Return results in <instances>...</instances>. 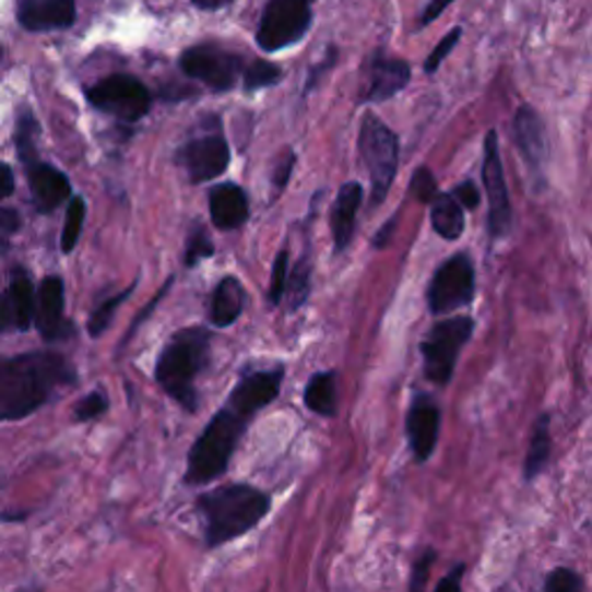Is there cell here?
Returning a JSON list of instances; mask_svg holds the SVG:
<instances>
[{"label": "cell", "instance_id": "cell-32", "mask_svg": "<svg viewBox=\"0 0 592 592\" xmlns=\"http://www.w3.org/2000/svg\"><path fill=\"white\" fill-rule=\"evenodd\" d=\"M128 294H130L128 289L121 292V294H116L114 299H107L100 308H97V310L91 315V320H88V333H91V335H95V339H97V335H103V333L107 331V327L111 324V320H114V315H116L118 306H121V304L128 299Z\"/></svg>", "mask_w": 592, "mask_h": 592}, {"label": "cell", "instance_id": "cell-45", "mask_svg": "<svg viewBox=\"0 0 592 592\" xmlns=\"http://www.w3.org/2000/svg\"><path fill=\"white\" fill-rule=\"evenodd\" d=\"M396 221L399 218H391L382 229H380V234L378 236H375V241H372V246L375 248H384L387 244H389V239H391V234H393V227H396Z\"/></svg>", "mask_w": 592, "mask_h": 592}, {"label": "cell", "instance_id": "cell-18", "mask_svg": "<svg viewBox=\"0 0 592 592\" xmlns=\"http://www.w3.org/2000/svg\"><path fill=\"white\" fill-rule=\"evenodd\" d=\"M410 66L401 58H387L382 54L375 56L370 63L368 88L364 93L366 103H387L393 95H399L410 82Z\"/></svg>", "mask_w": 592, "mask_h": 592}, {"label": "cell", "instance_id": "cell-43", "mask_svg": "<svg viewBox=\"0 0 592 592\" xmlns=\"http://www.w3.org/2000/svg\"><path fill=\"white\" fill-rule=\"evenodd\" d=\"M12 190H14V174L5 163H0V202H3L5 197H10Z\"/></svg>", "mask_w": 592, "mask_h": 592}, {"label": "cell", "instance_id": "cell-27", "mask_svg": "<svg viewBox=\"0 0 592 592\" xmlns=\"http://www.w3.org/2000/svg\"><path fill=\"white\" fill-rule=\"evenodd\" d=\"M285 294H287L289 310H299L308 301V294H310V262L306 258H301V262L289 271Z\"/></svg>", "mask_w": 592, "mask_h": 592}, {"label": "cell", "instance_id": "cell-41", "mask_svg": "<svg viewBox=\"0 0 592 592\" xmlns=\"http://www.w3.org/2000/svg\"><path fill=\"white\" fill-rule=\"evenodd\" d=\"M292 169H294V153L287 151L281 157V161H279V165H275V169H273V186H275V190H283L287 186L289 176H292Z\"/></svg>", "mask_w": 592, "mask_h": 592}, {"label": "cell", "instance_id": "cell-38", "mask_svg": "<svg viewBox=\"0 0 592 592\" xmlns=\"http://www.w3.org/2000/svg\"><path fill=\"white\" fill-rule=\"evenodd\" d=\"M109 407L105 393H88L86 399H82L76 403L74 412H76V422H91L95 417H100Z\"/></svg>", "mask_w": 592, "mask_h": 592}, {"label": "cell", "instance_id": "cell-6", "mask_svg": "<svg viewBox=\"0 0 592 592\" xmlns=\"http://www.w3.org/2000/svg\"><path fill=\"white\" fill-rule=\"evenodd\" d=\"M472 331H475V320L472 318H451L438 322L428 331L422 343L424 372L428 382L438 387H447L451 382L461 350L472 339Z\"/></svg>", "mask_w": 592, "mask_h": 592}, {"label": "cell", "instance_id": "cell-46", "mask_svg": "<svg viewBox=\"0 0 592 592\" xmlns=\"http://www.w3.org/2000/svg\"><path fill=\"white\" fill-rule=\"evenodd\" d=\"M192 3L200 10H223L232 3V0H192Z\"/></svg>", "mask_w": 592, "mask_h": 592}, {"label": "cell", "instance_id": "cell-7", "mask_svg": "<svg viewBox=\"0 0 592 592\" xmlns=\"http://www.w3.org/2000/svg\"><path fill=\"white\" fill-rule=\"evenodd\" d=\"M315 0H269L258 28V45L264 51H281L301 43L312 24Z\"/></svg>", "mask_w": 592, "mask_h": 592}, {"label": "cell", "instance_id": "cell-5", "mask_svg": "<svg viewBox=\"0 0 592 592\" xmlns=\"http://www.w3.org/2000/svg\"><path fill=\"white\" fill-rule=\"evenodd\" d=\"M359 151L370 174V202L378 206L387 200L399 169V137L378 116L366 114L359 130Z\"/></svg>", "mask_w": 592, "mask_h": 592}, {"label": "cell", "instance_id": "cell-37", "mask_svg": "<svg viewBox=\"0 0 592 592\" xmlns=\"http://www.w3.org/2000/svg\"><path fill=\"white\" fill-rule=\"evenodd\" d=\"M461 35H463V31L461 28H453L451 33H447L442 39H440V45L436 47V49H433V54L426 58V63H424V70L428 72V74H433V72H438V68H440V63L445 61V58L453 51V47H457L459 45V39H461Z\"/></svg>", "mask_w": 592, "mask_h": 592}, {"label": "cell", "instance_id": "cell-8", "mask_svg": "<svg viewBox=\"0 0 592 592\" xmlns=\"http://www.w3.org/2000/svg\"><path fill=\"white\" fill-rule=\"evenodd\" d=\"M88 103L121 121L134 123L151 109V95L137 76L111 74L88 91Z\"/></svg>", "mask_w": 592, "mask_h": 592}, {"label": "cell", "instance_id": "cell-21", "mask_svg": "<svg viewBox=\"0 0 592 592\" xmlns=\"http://www.w3.org/2000/svg\"><path fill=\"white\" fill-rule=\"evenodd\" d=\"M364 200V188L357 181H347L341 186L339 197H335V204L331 211V232H333V248L335 252H343L352 236L354 227H357V211Z\"/></svg>", "mask_w": 592, "mask_h": 592}, {"label": "cell", "instance_id": "cell-16", "mask_svg": "<svg viewBox=\"0 0 592 592\" xmlns=\"http://www.w3.org/2000/svg\"><path fill=\"white\" fill-rule=\"evenodd\" d=\"M16 19L26 31H61L74 24V0H19Z\"/></svg>", "mask_w": 592, "mask_h": 592}, {"label": "cell", "instance_id": "cell-39", "mask_svg": "<svg viewBox=\"0 0 592 592\" xmlns=\"http://www.w3.org/2000/svg\"><path fill=\"white\" fill-rule=\"evenodd\" d=\"M453 194V200H457L463 209H477L479 202H482V197H479V188L472 183V181H463L457 186V190L451 192Z\"/></svg>", "mask_w": 592, "mask_h": 592}, {"label": "cell", "instance_id": "cell-17", "mask_svg": "<svg viewBox=\"0 0 592 592\" xmlns=\"http://www.w3.org/2000/svg\"><path fill=\"white\" fill-rule=\"evenodd\" d=\"M35 322V287L16 273L0 299V331H26Z\"/></svg>", "mask_w": 592, "mask_h": 592}, {"label": "cell", "instance_id": "cell-11", "mask_svg": "<svg viewBox=\"0 0 592 592\" xmlns=\"http://www.w3.org/2000/svg\"><path fill=\"white\" fill-rule=\"evenodd\" d=\"M181 70L213 91H229L241 72V58L221 47L197 45L181 56Z\"/></svg>", "mask_w": 592, "mask_h": 592}, {"label": "cell", "instance_id": "cell-1", "mask_svg": "<svg viewBox=\"0 0 592 592\" xmlns=\"http://www.w3.org/2000/svg\"><path fill=\"white\" fill-rule=\"evenodd\" d=\"M74 372L54 352H31L0 364V419L16 422L33 414L58 384L72 382Z\"/></svg>", "mask_w": 592, "mask_h": 592}, {"label": "cell", "instance_id": "cell-33", "mask_svg": "<svg viewBox=\"0 0 592 592\" xmlns=\"http://www.w3.org/2000/svg\"><path fill=\"white\" fill-rule=\"evenodd\" d=\"M544 592H583V579L569 567H556L544 581Z\"/></svg>", "mask_w": 592, "mask_h": 592}, {"label": "cell", "instance_id": "cell-25", "mask_svg": "<svg viewBox=\"0 0 592 592\" xmlns=\"http://www.w3.org/2000/svg\"><path fill=\"white\" fill-rule=\"evenodd\" d=\"M304 403L320 417H335L339 414V387H335L333 370H320L312 375L304 391Z\"/></svg>", "mask_w": 592, "mask_h": 592}, {"label": "cell", "instance_id": "cell-31", "mask_svg": "<svg viewBox=\"0 0 592 592\" xmlns=\"http://www.w3.org/2000/svg\"><path fill=\"white\" fill-rule=\"evenodd\" d=\"M287 279H289V252L281 250L279 258L273 262L271 271V285H269V301L271 306H279L285 296L287 289Z\"/></svg>", "mask_w": 592, "mask_h": 592}, {"label": "cell", "instance_id": "cell-2", "mask_svg": "<svg viewBox=\"0 0 592 592\" xmlns=\"http://www.w3.org/2000/svg\"><path fill=\"white\" fill-rule=\"evenodd\" d=\"M197 509L204 517L206 546L215 548L258 528L269 514L271 498L250 484H227L200 496Z\"/></svg>", "mask_w": 592, "mask_h": 592}, {"label": "cell", "instance_id": "cell-22", "mask_svg": "<svg viewBox=\"0 0 592 592\" xmlns=\"http://www.w3.org/2000/svg\"><path fill=\"white\" fill-rule=\"evenodd\" d=\"M514 137L517 146L523 155V161L532 167L540 169L546 157V140H544V123L540 114L523 105L514 116Z\"/></svg>", "mask_w": 592, "mask_h": 592}, {"label": "cell", "instance_id": "cell-42", "mask_svg": "<svg viewBox=\"0 0 592 592\" xmlns=\"http://www.w3.org/2000/svg\"><path fill=\"white\" fill-rule=\"evenodd\" d=\"M451 3H453V0H430V3L426 5V10H424V14H422V19H419V26L424 28V26H428V24L436 22V19H438Z\"/></svg>", "mask_w": 592, "mask_h": 592}, {"label": "cell", "instance_id": "cell-44", "mask_svg": "<svg viewBox=\"0 0 592 592\" xmlns=\"http://www.w3.org/2000/svg\"><path fill=\"white\" fill-rule=\"evenodd\" d=\"M19 223L22 221H19V215L14 211H10V209L0 211V232L3 234H14L19 229Z\"/></svg>", "mask_w": 592, "mask_h": 592}, {"label": "cell", "instance_id": "cell-9", "mask_svg": "<svg viewBox=\"0 0 592 592\" xmlns=\"http://www.w3.org/2000/svg\"><path fill=\"white\" fill-rule=\"evenodd\" d=\"M475 299V267L467 254H453L447 260L428 287V308L433 315H447Z\"/></svg>", "mask_w": 592, "mask_h": 592}, {"label": "cell", "instance_id": "cell-13", "mask_svg": "<svg viewBox=\"0 0 592 592\" xmlns=\"http://www.w3.org/2000/svg\"><path fill=\"white\" fill-rule=\"evenodd\" d=\"M179 163L188 171L190 181L204 183L223 176L229 167V146L223 134H204L188 142L179 151Z\"/></svg>", "mask_w": 592, "mask_h": 592}, {"label": "cell", "instance_id": "cell-28", "mask_svg": "<svg viewBox=\"0 0 592 592\" xmlns=\"http://www.w3.org/2000/svg\"><path fill=\"white\" fill-rule=\"evenodd\" d=\"M84 218H86V202L82 200V197H74V200L68 206L63 234H61L63 252H72L74 246L79 244V236H82V227H84Z\"/></svg>", "mask_w": 592, "mask_h": 592}, {"label": "cell", "instance_id": "cell-12", "mask_svg": "<svg viewBox=\"0 0 592 592\" xmlns=\"http://www.w3.org/2000/svg\"><path fill=\"white\" fill-rule=\"evenodd\" d=\"M442 412L438 401L428 393H417L412 399L405 417V436L412 449V457L417 463H426L436 453L440 440Z\"/></svg>", "mask_w": 592, "mask_h": 592}, {"label": "cell", "instance_id": "cell-35", "mask_svg": "<svg viewBox=\"0 0 592 592\" xmlns=\"http://www.w3.org/2000/svg\"><path fill=\"white\" fill-rule=\"evenodd\" d=\"M211 254H213V244L209 239V234L202 227L192 229L188 246H186V264L194 267L197 262L211 258Z\"/></svg>", "mask_w": 592, "mask_h": 592}, {"label": "cell", "instance_id": "cell-15", "mask_svg": "<svg viewBox=\"0 0 592 592\" xmlns=\"http://www.w3.org/2000/svg\"><path fill=\"white\" fill-rule=\"evenodd\" d=\"M63 310H66L63 281L56 279V275H49V279H45L43 285L37 287L35 294V324L47 341H58L68 335L70 324L66 322Z\"/></svg>", "mask_w": 592, "mask_h": 592}, {"label": "cell", "instance_id": "cell-36", "mask_svg": "<svg viewBox=\"0 0 592 592\" xmlns=\"http://www.w3.org/2000/svg\"><path fill=\"white\" fill-rule=\"evenodd\" d=\"M412 192L424 204H430L438 197L436 176L430 174L428 167H419L417 171H414V176H412Z\"/></svg>", "mask_w": 592, "mask_h": 592}, {"label": "cell", "instance_id": "cell-19", "mask_svg": "<svg viewBox=\"0 0 592 592\" xmlns=\"http://www.w3.org/2000/svg\"><path fill=\"white\" fill-rule=\"evenodd\" d=\"M209 209H211L213 225L223 232L244 227L250 215L248 194L234 183L215 186L209 192Z\"/></svg>", "mask_w": 592, "mask_h": 592}, {"label": "cell", "instance_id": "cell-24", "mask_svg": "<svg viewBox=\"0 0 592 592\" xmlns=\"http://www.w3.org/2000/svg\"><path fill=\"white\" fill-rule=\"evenodd\" d=\"M550 414H540V419L532 426L530 433V442H528V453H525V463H523V479L525 482H535L542 472L548 467L550 459Z\"/></svg>", "mask_w": 592, "mask_h": 592}, {"label": "cell", "instance_id": "cell-4", "mask_svg": "<svg viewBox=\"0 0 592 592\" xmlns=\"http://www.w3.org/2000/svg\"><path fill=\"white\" fill-rule=\"evenodd\" d=\"M250 419L239 410L225 405L215 417L209 422L204 433L190 449L188 457V470H186V482L197 484H209L218 479L227 472V465L234 457L236 447H239L244 433L248 428Z\"/></svg>", "mask_w": 592, "mask_h": 592}, {"label": "cell", "instance_id": "cell-23", "mask_svg": "<svg viewBox=\"0 0 592 592\" xmlns=\"http://www.w3.org/2000/svg\"><path fill=\"white\" fill-rule=\"evenodd\" d=\"M246 304V292L241 283L236 279H225L221 285L213 292V301H211V322L215 327H232L236 320L241 318Z\"/></svg>", "mask_w": 592, "mask_h": 592}, {"label": "cell", "instance_id": "cell-26", "mask_svg": "<svg viewBox=\"0 0 592 592\" xmlns=\"http://www.w3.org/2000/svg\"><path fill=\"white\" fill-rule=\"evenodd\" d=\"M430 223L442 239L457 241L465 229V215L463 206L453 200V194H438L436 200L430 202Z\"/></svg>", "mask_w": 592, "mask_h": 592}, {"label": "cell", "instance_id": "cell-14", "mask_svg": "<svg viewBox=\"0 0 592 592\" xmlns=\"http://www.w3.org/2000/svg\"><path fill=\"white\" fill-rule=\"evenodd\" d=\"M283 378H285L283 366L271 368V370L248 372L239 380V384L232 389L227 405L246 414L248 419H252L260 410H264L267 405H271L275 399H279Z\"/></svg>", "mask_w": 592, "mask_h": 592}, {"label": "cell", "instance_id": "cell-34", "mask_svg": "<svg viewBox=\"0 0 592 592\" xmlns=\"http://www.w3.org/2000/svg\"><path fill=\"white\" fill-rule=\"evenodd\" d=\"M436 560H438V550L436 548H426L422 556H417V560H414V565H412L407 592H424L426 590L430 567L436 565Z\"/></svg>", "mask_w": 592, "mask_h": 592}, {"label": "cell", "instance_id": "cell-29", "mask_svg": "<svg viewBox=\"0 0 592 592\" xmlns=\"http://www.w3.org/2000/svg\"><path fill=\"white\" fill-rule=\"evenodd\" d=\"M37 123L33 121V116L28 109L22 111V116H19L16 121V151H19V157H22L24 163L35 165V140H37Z\"/></svg>", "mask_w": 592, "mask_h": 592}, {"label": "cell", "instance_id": "cell-40", "mask_svg": "<svg viewBox=\"0 0 592 592\" xmlns=\"http://www.w3.org/2000/svg\"><path fill=\"white\" fill-rule=\"evenodd\" d=\"M463 575H465V565H457L451 571L438 581L436 592H463Z\"/></svg>", "mask_w": 592, "mask_h": 592}, {"label": "cell", "instance_id": "cell-10", "mask_svg": "<svg viewBox=\"0 0 592 592\" xmlns=\"http://www.w3.org/2000/svg\"><path fill=\"white\" fill-rule=\"evenodd\" d=\"M482 176H484V186L488 194V234L493 236V239H502V236H507L511 229V202H509V190L505 181L496 130H488L484 140Z\"/></svg>", "mask_w": 592, "mask_h": 592}, {"label": "cell", "instance_id": "cell-30", "mask_svg": "<svg viewBox=\"0 0 592 592\" xmlns=\"http://www.w3.org/2000/svg\"><path fill=\"white\" fill-rule=\"evenodd\" d=\"M281 76H283L281 68H275L267 61H254L244 74V84H246V91H260V88L279 84Z\"/></svg>", "mask_w": 592, "mask_h": 592}, {"label": "cell", "instance_id": "cell-20", "mask_svg": "<svg viewBox=\"0 0 592 592\" xmlns=\"http://www.w3.org/2000/svg\"><path fill=\"white\" fill-rule=\"evenodd\" d=\"M28 186L35 206L43 213H49L56 206H61L72 194L68 176L63 171H58L56 167L43 163H35L28 167Z\"/></svg>", "mask_w": 592, "mask_h": 592}, {"label": "cell", "instance_id": "cell-3", "mask_svg": "<svg viewBox=\"0 0 592 592\" xmlns=\"http://www.w3.org/2000/svg\"><path fill=\"white\" fill-rule=\"evenodd\" d=\"M209 345L211 335L206 329L192 327L179 331L167 343L155 366L157 384H161L169 396L188 412H194L197 405H200L194 380L209 362Z\"/></svg>", "mask_w": 592, "mask_h": 592}]
</instances>
